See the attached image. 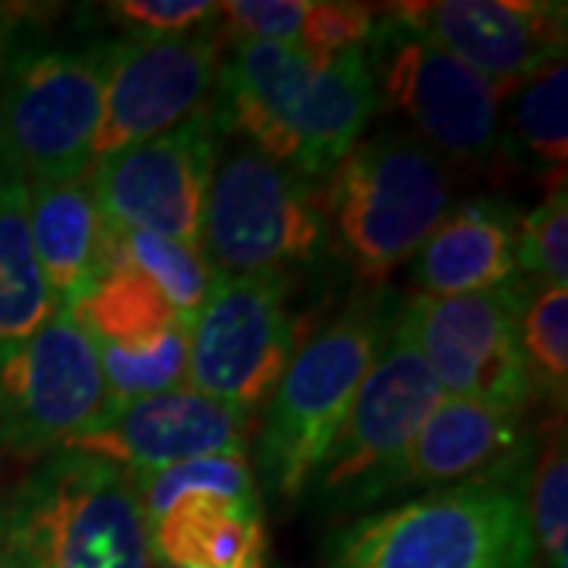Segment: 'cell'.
Segmentation results:
<instances>
[{
    "label": "cell",
    "instance_id": "8",
    "mask_svg": "<svg viewBox=\"0 0 568 568\" xmlns=\"http://www.w3.org/2000/svg\"><path fill=\"white\" fill-rule=\"evenodd\" d=\"M376 102L398 111L443 162L489 168L503 145V95L439 44L379 10L366 41Z\"/></svg>",
    "mask_w": 568,
    "mask_h": 568
},
{
    "label": "cell",
    "instance_id": "5",
    "mask_svg": "<svg viewBox=\"0 0 568 568\" xmlns=\"http://www.w3.org/2000/svg\"><path fill=\"white\" fill-rule=\"evenodd\" d=\"M7 568H155L130 477L82 452L41 458L10 493Z\"/></svg>",
    "mask_w": 568,
    "mask_h": 568
},
{
    "label": "cell",
    "instance_id": "31",
    "mask_svg": "<svg viewBox=\"0 0 568 568\" xmlns=\"http://www.w3.org/2000/svg\"><path fill=\"white\" fill-rule=\"evenodd\" d=\"M114 20L130 22L136 36H183L212 26L219 3L203 0H118L104 7Z\"/></svg>",
    "mask_w": 568,
    "mask_h": 568
},
{
    "label": "cell",
    "instance_id": "4",
    "mask_svg": "<svg viewBox=\"0 0 568 568\" xmlns=\"http://www.w3.org/2000/svg\"><path fill=\"white\" fill-rule=\"evenodd\" d=\"M325 241L354 278L383 291L410 263L452 203L446 162L410 133L361 140L325 178Z\"/></svg>",
    "mask_w": 568,
    "mask_h": 568
},
{
    "label": "cell",
    "instance_id": "28",
    "mask_svg": "<svg viewBox=\"0 0 568 568\" xmlns=\"http://www.w3.org/2000/svg\"><path fill=\"white\" fill-rule=\"evenodd\" d=\"M525 503L537 556H544L547 568H568V452L562 417L547 426L544 446L534 455Z\"/></svg>",
    "mask_w": 568,
    "mask_h": 568
},
{
    "label": "cell",
    "instance_id": "24",
    "mask_svg": "<svg viewBox=\"0 0 568 568\" xmlns=\"http://www.w3.org/2000/svg\"><path fill=\"white\" fill-rule=\"evenodd\" d=\"M508 145L552 190H566L568 168V67L549 63L511 92V111L503 130Z\"/></svg>",
    "mask_w": 568,
    "mask_h": 568
},
{
    "label": "cell",
    "instance_id": "10",
    "mask_svg": "<svg viewBox=\"0 0 568 568\" xmlns=\"http://www.w3.org/2000/svg\"><path fill=\"white\" fill-rule=\"evenodd\" d=\"M528 284L515 282L458 297H420L402 306L414 345L446 398L528 410L537 392L518 347Z\"/></svg>",
    "mask_w": 568,
    "mask_h": 568
},
{
    "label": "cell",
    "instance_id": "25",
    "mask_svg": "<svg viewBox=\"0 0 568 568\" xmlns=\"http://www.w3.org/2000/svg\"><path fill=\"white\" fill-rule=\"evenodd\" d=\"M108 265H130L142 272L186 325H193L215 282V272L200 246L126 227H104V268Z\"/></svg>",
    "mask_w": 568,
    "mask_h": 568
},
{
    "label": "cell",
    "instance_id": "15",
    "mask_svg": "<svg viewBox=\"0 0 568 568\" xmlns=\"http://www.w3.org/2000/svg\"><path fill=\"white\" fill-rule=\"evenodd\" d=\"M379 10L470 67L503 95V102L549 63L566 61V3L429 0L388 3Z\"/></svg>",
    "mask_w": 568,
    "mask_h": 568
},
{
    "label": "cell",
    "instance_id": "18",
    "mask_svg": "<svg viewBox=\"0 0 568 568\" xmlns=\"http://www.w3.org/2000/svg\"><path fill=\"white\" fill-rule=\"evenodd\" d=\"M515 219L506 205L470 200L436 224L414 256L420 297H458L521 282L515 263Z\"/></svg>",
    "mask_w": 568,
    "mask_h": 568
},
{
    "label": "cell",
    "instance_id": "7",
    "mask_svg": "<svg viewBox=\"0 0 568 568\" xmlns=\"http://www.w3.org/2000/svg\"><path fill=\"white\" fill-rule=\"evenodd\" d=\"M108 41L22 44L0 73V171L26 186L70 181L92 164Z\"/></svg>",
    "mask_w": 568,
    "mask_h": 568
},
{
    "label": "cell",
    "instance_id": "30",
    "mask_svg": "<svg viewBox=\"0 0 568 568\" xmlns=\"http://www.w3.org/2000/svg\"><path fill=\"white\" fill-rule=\"evenodd\" d=\"M515 263L525 284L568 282V193L552 190L515 224Z\"/></svg>",
    "mask_w": 568,
    "mask_h": 568
},
{
    "label": "cell",
    "instance_id": "29",
    "mask_svg": "<svg viewBox=\"0 0 568 568\" xmlns=\"http://www.w3.org/2000/svg\"><path fill=\"white\" fill-rule=\"evenodd\" d=\"M102 364L104 386L111 402H136L186 386V357H190V325H178L152 345L121 351L95 347Z\"/></svg>",
    "mask_w": 568,
    "mask_h": 568
},
{
    "label": "cell",
    "instance_id": "26",
    "mask_svg": "<svg viewBox=\"0 0 568 568\" xmlns=\"http://www.w3.org/2000/svg\"><path fill=\"white\" fill-rule=\"evenodd\" d=\"M136 489L142 515L152 525H159L171 508L190 499V496H215V499H234V503H253L260 499L256 470L250 458L241 452L227 455H205L183 465L145 470V474H126Z\"/></svg>",
    "mask_w": 568,
    "mask_h": 568
},
{
    "label": "cell",
    "instance_id": "19",
    "mask_svg": "<svg viewBox=\"0 0 568 568\" xmlns=\"http://www.w3.org/2000/svg\"><path fill=\"white\" fill-rule=\"evenodd\" d=\"M29 234L48 291L70 313L104 272V219L85 171L29 186Z\"/></svg>",
    "mask_w": 568,
    "mask_h": 568
},
{
    "label": "cell",
    "instance_id": "21",
    "mask_svg": "<svg viewBox=\"0 0 568 568\" xmlns=\"http://www.w3.org/2000/svg\"><path fill=\"white\" fill-rule=\"evenodd\" d=\"M219 29L227 44L282 41L306 54L332 58L366 48L379 7L325 0H227L219 3Z\"/></svg>",
    "mask_w": 568,
    "mask_h": 568
},
{
    "label": "cell",
    "instance_id": "17",
    "mask_svg": "<svg viewBox=\"0 0 568 568\" xmlns=\"http://www.w3.org/2000/svg\"><path fill=\"white\" fill-rule=\"evenodd\" d=\"M534 462V443L521 410L443 398L414 433L405 452L366 489L361 506H373L395 493H439L462 487L508 467Z\"/></svg>",
    "mask_w": 568,
    "mask_h": 568
},
{
    "label": "cell",
    "instance_id": "22",
    "mask_svg": "<svg viewBox=\"0 0 568 568\" xmlns=\"http://www.w3.org/2000/svg\"><path fill=\"white\" fill-rule=\"evenodd\" d=\"M61 313L29 234V186L0 171V347L20 345Z\"/></svg>",
    "mask_w": 568,
    "mask_h": 568
},
{
    "label": "cell",
    "instance_id": "13",
    "mask_svg": "<svg viewBox=\"0 0 568 568\" xmlns=\"http://www.w3.org/2000/svg\"><path fill=\"white\" fill-rule=\"evenodd\" d=\"M443 398V388L426 369L398 313L386 347L347 407L310 493L328 506L361 508L366 489L405 452Z\"/></svg>",
    "mask_w": 568,
    "mask_h": 568
},
{
    "label": "cell",
    "instance_id": "1",
    "mask_svg": "<svg viewBox=\"0 0 568 568\" xmlns=\"http://www.w3.org/2000/svg\"><path fill=\"white\" fill-rule=\"evenodd\" d=\"M212 99L222 140L246 142L260 155L310 181H325L364 140L376 114L366 48L332 58L282 41L227 44Z\"/></svg>",
    "mask_w": 568,
    "mask_h": 568
},
{
    "label": "cell",
    "instance_id": "33",
    "mask_svg": "<svg viewBox=\"0 0 568 568\" xmlns=\"http://www.w3.org/2000/svg\"><path fill=\"white\" fill-rule=\"evenodd\" d=\"M7 525H10V493H0V568H7Z\"/></svg>",
    "mask_w": 568,
    "mask_h": 568
},
{
    "label": "cell",
    "instance_id": "12",
    "mask_svg": "<svg viewBox=\"0 0 568 568\" xmlns=\"http://www.w3.org/2000/svg\"><path fill=\"white\" fill-rule=\"evenodd\" d=\"M224 51L227 41L219 22L183 36L133 32L108 41L104 104L92 164L209 114Z\"/></svg>",
    "mask_w": 568,
    "mask_h": 568
},
{
    "label": "cell",
    "instance_id": "20",
    "mask_svg": "<svg viewBox=\"0 0 568 568\" xmlns=\"http://www.w3.org/2000/svg\"><path fill=\"white\" fill-rule=\"evenodd\" d=\"M155 566L253 568L268 562L263 503L190 496L149 528Z\"/></svg>",
    "mask_w": 568,
    "mask_h": 568
},
{
    "label": "cell",
    "instance_id": "16",
    "mask_svg": "<svg viewBox=\"0 0 568 568\" xmlns=\"http://www.w3.org/2000/svg\"><path fill=\"white\" fill-rule=\"evenodd\" d=\"M246 448L250 414L181 386L136 402H111L61 452L102 458L123 474H145L205 455H246Z\"/></svg>",
    "mask_w": 568,
    "mask_h": 568
},
{
    "label": "cell",
    "instance_id": "32",
    "mask_svg": "<svg viewBox=\"0 0 568 568\" xmlns=\"http://www.w3.org/2000/svg\"><path fill=\"white\" fill-rule=\"evenodd\" d=\"M26 7L22 3H0V73H3V63L13 51V41H17V32L26 22Z\"/></svg>",
    "mask_w": 568,
    "mask_h": 568
},
{
    "label": "cell",
    "instance_id": "34",
    "mask_svg": "<svg viewBox=\"0 0 568 568\" xmlns=\"http://www.w3.org/2000/svg\"><path fill=\"white\" fill-rule=\"evenodd\" d=\"M155 568H168V566H155ZM253 568H268V562H265V566H253Z\"/></svg>",
    "mask_w": 568,
    "mask_h": 568
},
{
    "label": "cell",
    "instance_id": "23",
    "mask_svg": "<svg viewBox=\"0 0 568 568\" xmlns=\"http://www.w3.org/2000/svg\"><path fill=\"white\" fill-rule=\"evenodd\" d=\"M70 316L85 328L92 345L121 351L152 345L171 328L186 325L162 291L130 265H108Z\"/></svg>",
    "mask_w": 568,
    "mask_h": 568
},
{
    "label": "cell",
    "instance_id": "27",
    "mask_svg": "<svg viewBox=\"0 0 568 568\" xmlns=\"http://www.w3.org/2000/svg\"><path fill=\"white\" fill-rule=\"evenodd\" d=\"M518 347L537 395L552 398L566 410L568 395V287L530 284L521 316Z\"/></svg>",
    "mask_w": 568,
    "mask_h": 568
},
{
    "label": "cell",
    "instance_id": "11",
    "mask_svg": "<svg viewBox=\"0 0 568 568\" xmlns=\"http://www.w3.org/2000/svg\"><path fill=\"white\" fill-rule=\"evenodd\" d=\"M111 405L92 338L58 313L20 345L0 347V452L48 458L85 433Z\"/></svg>",
    "mask_w": 568,
    "mask_h": 568
},
{
    "label": "cell",
    "instance_id": "2",
    "mask_svg": "<svg viewBox=\"0 0 568 568\" xmlns=\"http://www.w3.org/2000/svg\"><path fill=\"white\" fill-rule=\"evenodd\" d=\"M530 465L351 521L332 540V568H537L525 503Z\"/></svg>",
    "mask_w": 568,
    "mask_h": 568
},
{
    "label": "cell",
    "instance_id": "14",
    "mask_svg": "<svg viewBox=\"0 0 568 568\" xmlns=\"http://www.w3.org/2000/svg\"><path fill=\"white\" fill-rule=\"evenodd\" d=\"M222 142L209 111L162 136L126 145L102 162L89 164L85 178L104 227L145 231L178 244L200 246L205 193Z\"/></svg>",
    "mask_w": 568,
    "mask_h": 568
},
{
    "label": "cell",
    "instance_id": "9",
    "mask_svg": "<svg viewBox=\"0 0 568 568\" xmlns=\"http://www.w3.org/2000/svg\"><path fill=\"white\" fill-rule=\"evenodd\" d=\"M294 351L291 278L215 275L190 325L186 388L253 414L272 398Z\"/></svg>",
    "mask_w": 568,
    "mask_h": 568
},
{
    "label": "cell",
    "instance_id": "3",
    "mask_svg": "<svg viewBox=\"0 0 568 568\" xmlns=\"http://www.w3.org/2000/svg\"><path fill=\"white\" fill-rule=\"evenodd\" d=\"M395 320L386 291H366L294 351L265 402L256 436V467L265 493L284 503H297L310 493L347 407L386 347Z\"/></svg>",
    "mask_w": 568,
    "mask_h": 568
},
{
    "label": "cell",
    "instance_id": "6",
    "mask_svg": "<svg viewBox=\"0 0 568 568\" xmlns=\"http://www.w3.org/2000/svg\"><path fill=\"white\" fill-rule=\"evenodd\" d=\"M323 186L224 140L205 193L200 250L215 275H284L325 253Z\"/></svg>",
    "mask_w": 568,
    "mask_h": 568
}]
</instances>
